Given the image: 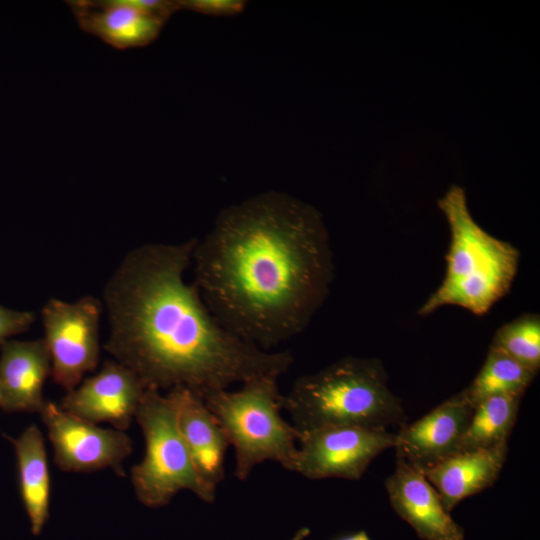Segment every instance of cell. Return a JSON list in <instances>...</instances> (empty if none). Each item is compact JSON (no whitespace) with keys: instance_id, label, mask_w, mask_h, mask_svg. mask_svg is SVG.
Here are the masks:
<instances>
[{"instance_id":"1","label":"cell","mask_w":540,"mask_h":540,"mask_svg":"<svg viewBox=\"0 0 540 540\" xmlns=\"http://www.w3.org/2000/svg\"><path fill=\"white\" fill-rule=\"evenodd\" d=\"M191 266L193 283L214 317L264 350L306 329L334 279L321 214L278 191L224 209L197 239Z\"/></svg>"},{"instance_id":"2","label":"cell","mask_w":540,"mask_h":540,"mask_svg":"<svg viewBox=\"0 0 540 540\" xmlns=\"http://www.w3.org/2000/svg\"><path fill=\"white\" fill-rule=\"evenodd\" d=\"M196 241L145 243L124 255L103 289L105 351L146 389L185 387L202 398L258 376L280 377L293 355L228 331L186 280Z\"/></svg>"},{"instance_id":"3","label":"cell","mask_w":540,"mask_h":540,"mask_svg":"<svg viewBox=\"0 0 540 540\" xmlns=\"http://www.w3.org/2000/svg\"><path fill=\"white\" fill-rule=\"evenodd\" d=\"M283 409L300 435L327 427L388 430L407 423L401 400L389 388L377 358L347 356L298 377L284 395Z\"/></svg>"},{"instance_id":"4","label":"cell","mask_w":540,"mask_h":540,"mask_svg":"<svg viewBox=\"0 0 540 540\" xmlns=\"http://www.w3.org/2000/svg\"><path fill=\"white\" fill-rule=\"evenodd\" d=\"M437 204L450 229L446 272L417 313L427 316L445 306H458L484 315L510 291L520 251L489 234L474 220L461 186L452 185Z\"/></svg>"},{"instance_id":"5","label":"cell","mask_w":540,"mask_h":540,"mask_svg":"<svg viewBox=\"0 0 540 540\" xmlns=\"http://www.w3.org/2000/svg\"><path fill=\"white\" fill-rule=\"evenodd\" d=\"M278 376L251 378L236 391L220 389L203 396L235 452V477L246 480L253 469L274 461L292 471L301 437L281 415L284 395Z\"/></svg>"},{"instance_id":"6","label":"cell","mask_w":540,"mask_h":540,"mask_svg":"<svg viewBox=\"0 0 540 540\" xmlns=\"http://www.w3.org/2000/svg\"><path fill=\"white\" fill-rule=\"evenodd\" d=\"M135 419L144 440L143 459L131 468L130 480L140 503L150 508L167 505L181 490L211 503L216 490L200 479L179 431L174 404L166 392L146 389Z\"/></svg>"},{"instance_id":"7","label":"cell","mask_w":540,"mask_h":540,"mask_svg":"<svg viewBox=\"0 0 540 540\" xmlns=\"http://www.w3.org/2000/svg\"><path fill=\"white\" fill-rule=\"evenodd\" d=\"M102 301L92 295L74 301L50 298L41 309L43 339L53 381L66 392L96 369L101 352Z\"/></svg>"},{"instance_id":"8","label":"cell","mask_w":540,"mask_h":540,"mask_svg":"<svg viewBox=\"0 0 540 540\" xmlns=\"http://www.w3.org/2000/svg\"><path fill=\"white\" fill-rule=\"evenodd\" d=\"M39 415L59 469L87 473L109 468L125 476L123 462L133 452V442L125 431L100 427L48 400Z\"/></svg>"},{"instance_id":"9","label":"cell","mask_w":540,"mask_h":540,"mask_svg":"<svg viewBox=\"0 0 540 540\" xmlns=\"http://www.w3.org/2000/svg\"><path fill=\"white\" fill-rule=\"evenodd\" d=\"M396 433L357 426H336L302 434L292 472L308 479L358 480L383 451L394 447Z\"/></svg>"},{"instance_id":"10","label":"cell","mask_w":540,"mask_h":540,"mask_svg":"<svg viewBox=\"0 0 540 540\" xmlns=\"http://www.w3.org/2000/svg\"><path fill=\"white\" fill-rule=\"evenodd\" d=\"M145 391L130 369L111 359L96 374L66 392L60 406L88 422H106L125 431L135 418Z\"/></svg>"},{"instance_id":"11","label":"cell","mask_w":540,"mask_h":540,"mask_svg":"<svg viewBox=\"0 0 540 540\" xmlns=\"http://www.w3.org/2000/svg\"><path fill=\"white\" fill-rule=\"evenodd\" d=\"M474 405L460 391L396 433L395 449L415 469L423 472L458 452Z\"/></svg>"},{"instance_id":"12","label":"cell","mask_w":540,"mask_h":540,"mask_svg":"<svg viewBox=\"0 0 540 540\" xmlns=\"http://www.w3.org/2000/svg\"><path fill=\"white\" fill-rule=\"evenodd\" d=\"M67 4L82 30L119 50L149 44L165 22L153 12L150 0H74Z\"/></svg>"},{"instance_id":"13","label":"cell","mask_w":540,"mask_h":540,"mask_svg":"<svg viewBox=\"0 0 540 540\" xmlns=\"http://www.w3.org/2000/svg\"><path fill=\"white\" fill-rule=\"evenodd\" d=\"M385 487L395 512L425 540H464L463 529L445 509L424 474L397 457Z\"/></svg>"},{"instance_id":"14","label":"cell","mask_w":540,"mask_h":540,"mask_svg":"<svg viewBox=\"0 0 540 540\" xmlns=\"http://www.w3.org/2000/svg\"><path fill=\"white\" fill-rule=\"evenodd\" d=\"M175 408L179 431L194 467L205 485L216 490L225 475L226 435L204 399L185 387L167 391Z\"/></svg>"},{"instance_id":"15","label":"cell","mask_w":540,"mask_h":540,"mask_svg":"<svg viewBox=\"0 0 540 540\" xmlns=\"http://www.w3.org/2000/svg\"><path fill=\"white\" fill-rule=\"evenodd\" d=\"M0 409L40 413L51 360L43 338L8 340L0 347Z\"/></svg>"},{"instance_id":"16","label":"cell","mask_w":540,"mask_h":540,"mask_svg":"<svg viewBox=\"0 0 540 540\" xmlns=\"http://www.w3.org/2000/svg\"><path fill=\"white\" fill-rule=\"evenodd\" d=\"M507 445L457 452L422 473L439 494L445 509L490 487L506 460Z\"/></svg>"},{"instance_id":"17","label":"cell","mask_w":540,"mask_h":540,"mask_svg":"<svg viewBox=\"0 0 540 540\" xmlns=\"http://www.w3.org/2000/svg\"><path fill=\"white\" fill-rule=\"evenodd\" d=\"M13 444L19 475L21 499L34 536L43 530L49 518L51 479L44 437L36 425L25 428Z\"/></svg>"},{"instance_id":"18","label":"cell","mask_w":540,"mask_h":540,"mask_svg":"<svg viewBox=\"0 0 540 540\" xmlns=\"http://www.w3.org/2000/svg\"><path fill=\"white\" fill-rule=\"evenodd\" d=\"M523 395L503 394L478 402L464 432L458 452L507 445Z\"/></svg>"},{"instance_id":"19","label":"cell","mask_w":540,"mask_h":540,"mask_svg":"<svg viewBox=\"0 0 540 540\" xmlns=\"http://www.w3.org/2000/svg\"><path fill=\"white\" fill-rule=\"evenodd\" d=\"M536 375L537 372L490 346L481 369L463 392L474 406L495 395H524Z\"/></svg>"},{"instance_id":"20","label":"cell","mask_w":540,"mask_h":540,"mask_svg":"<svg viewBox=\"0 0 540 540\" xmlns=\"http://www.w3.org/2000/svg\"><path fill=\"white\" fill-rule=\"evenodd\" d=\"M490 346L499 349L525 367L540 368V317L525 313L497 329Z\"/></svg>"},{"instance_id":"21","label":"cell","mask_w":540,"mask_h":540,"mask_svg":"<svg viewBox=\"0 0 540 540\" xmlns=\"http://www.w3.org/2000/svg\"><path fill=\"white\" fill-rule=\"evenodd\" d=\"M35 314L28 310H16L0 304V347L12 336L30 329Z\"/></svg>"},{"instance_id":"22","label":"cell","mask_w":540,"mask_h":540,"mask_svg":"<svg viewBox=\"0 0 540 540\" xmlns=\"http://www.w3.org/2000/svg\"><path fill=\"white\" fill-rule=\"evenodd\" d=\"M180 8H188L203 13L238 12L243 4L238 1H178Z\"/></svg>"},{"instance_id":"23","label":"cell","mask_w":540,"mask_h":540,"mask_svg":"<svg viewBox=\"0 0 540 540\" xmlns=\"http://www.w3.org/2000/svg\"><path fill=\"white\" fill-rule=\"evenodd\" d=\"M341 540H370L366 533L359 532L351 536L345 537Z\"/></svg>"},{"instance_id":"24","label":"cell","mask_w":540,"mask_h":540,"mask_svg":"<svg viewBox=\"0 0 540 540\" xmlns=\"http://www.w3.org/2000/svg\"><path fill=\"white\" fill-rule=\"evenodd\" d=\"M309 533V529L302 528L290 540H303L309 535Z\"/></svg>"}]
</instances>
